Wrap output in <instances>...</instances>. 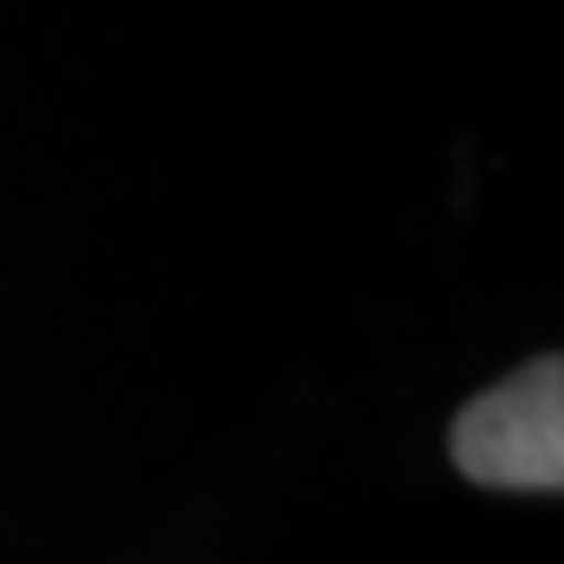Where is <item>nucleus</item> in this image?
Listing matches in <instances>:
<instances>
[{"label": "nucleus", "instance_id": "nucleus-1", "mask_svg": "<svg viewBox=\"0 0 564 564\" xmlns=\"http://www.w3.org/2000/svg\"><path fill=\"white\" fill-rule=\"evenodd\" d=\"M452 458L489 489H558L564 484V364L533 358L502 389H489L452 426Z\"/></svg>", "mask_w": 564, "mask_h": 564}]
</instances>
